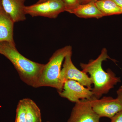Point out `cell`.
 <instances>
[{"label":"cell","instance_id":"obj_1","mask_svg":"<svg viewBox=\"0 0 122 122\" xmlns=\"http://www.w3.org/2000/svg\"><path fill=\"white\" fill-rule=\"evenodd\" d=\"M109 59L115 61L109 56L107 49L103 48L96 59H91L87 63H81L80 65L82 71L90 74L94 85L92 90L94 97L96 98H100L103 95L108 93L121 81L120 78L117 77L111 70L108 69L106 72L103 69V62Z\"/></svg>","mask_w":122,"mask_h":122},{"label":"cell","instance_id":"obj_2","mask_svg":"<svg viewBox=\"0 0 122 122\" xmlns=\"http://www.w3.org/2000/svg\"><path fill=\"white\" fill-rule=\"evenodd\" d=\"M14 45L7 42L0 43V54L9 59L21 79L29 86L35 87L44 64L35 62L21 54Z\"/></svg>","mask_w":122,"mask_h":122},{"label":"cell","instance_id":"obj_3","mask_svg":"<svg viewBox=\"0 0 122 122\" xmlns=\"http://www.w3.org/2000/svg\"><path fill=\"white\" fill-rule=\"evenodd\" d=\"M72 51L70 46L56 51L48 63L44 65L35 88L48 86L55 88L58 92L61 91L63 85L60 79L62 65L66 56Z\"/></svg>","mask_w":122,"mask_h":122},{"label":"cell","instance_id":"obj_4","mask_svg":"<svg viewBox=\"0 0 122 122\" xmlns=\"http://www.w3.org/2000/svg\"><path fill=\"white\" fill-rule=\"evenodd\" d=\"M65 11V5L62 0H48L41 3L26 6L25 14L31 16H42L50 18H56L59 14Z\"/></svg>","mask_w":122,"mask_h":122},{"label":"cell","instance_id":"obj_5","mask_svg":"<svg viewBox=\"0 0 122 122\" xmlns=\"http://www.w3.org/2000/svg\"><path fill=\"white\" fill-rule=\"evenodd\" d=\"M72 51L66 55L61 70L60 79L63 83L68 80L76 81L84 86L92 90L93 84L91 79L87 74L78 70L75 66L72 60Z\"/></svg>","mask_w":122,"mask_h":122},{"label":"cell","instance_id":"obj_6","mask_svg":"<svg viewBox=\"0 0 122 122\" xmlns=\"http://www.w3.org/2000/svg\"><path fill=\"white\" fill-rule=\"evenodd\" d=\"M89 100L93 110L100 118L111 119L122 110V104L117 98L105 96L97 99L93 97Z\"/></svg>","mask_w":122,"mask_h":122},{"label":"cell","instance_id":"obj_7","mask_svg":"<svg viewBox=\"0 0 122 122\" xmlns=\"http://www.w3.org/2000/svg\"><path fill=\"white\" fill-rule=\"evenodd\" d=\"M58 93L62 97L75 103L81 100H89L94 97L91 89L72 80L65 81L63 83L62 90Z\"/></svg>","mask_w":122,"mask_h":122},{"label":"cell","instance_id":"obj_8","mask_svg":"<svg viewBox=\"0 0 122 122\" xmlns=\"http://www.w3.org/2000/svg\"><path fill=\"white\" fill-rule=\"evenodd\" d=\"M100 117L95 112L89 100L76 102L67 122H99Z\"/></svg>","mask_w":122,"mask_h":122},{"label":"cell","instance_id":"obj_9","mask_svg":"<svg viewBox=\"0 0 122 122\" xmlns=\"http://www.w3.org/2000/svg\"><path fill=\"white\" fill-rule=\"evenodd\" d=\"M25 0H1L3 9L15 23L26 20V14L25 12Z\"/></svg>","mask_w":122,"mask_h":122},{"label":"cell","instance_id":"obj_10","mask_svg":"<svg viewBox=\"0 0 122 122\" xmlns=\"http://www.w3.org/2000/svg\"><path fill=\"white\" fill-rule=\"evenodd\" d=\"M14 23L3 9L0 10V43L7 42L15 45L13 38Z\"/></svg>","mask_w":122,"mask_h":122},{"label":"cell","instance_id":"obj_11","mask_svg":"<svg viewBox=\"0 0 122 122\" xmlns=\"http://www.w3.org/2000/svg\"><path fill=\"white\" fill-rule=\"evenodd\" d=\"M78 17L82 18H96L99 19L104 16L98 8L95 2H90L79 5L71 12Z\"/></svg>","mask_w":122,"mask_h":122},{"label":"cell","instance_id":"obj_12","mask_svg":"<svg viewBox=\"0 0 122 122\" xmlns=\"http://www.w3.org/2000/svg\"><path fill=\"white\" fill-rule=\"evenodd\" d=\"M95 4L104 16L122 14V9L112 0H99Z\"/></svg>","mask_w":122,"mask_h":122},{"label":"cell","instance_id":"obj_13","mask_svg":"<svg viewBox=\"0 0 122 122\" xmlns=\"http://www.w3.org/2000/svg\"><path fill=\"white\" fill-rule=\"evenodd\" d=\"M26 109V122H42L41 110L37 105L29 98H24Z\"/></svg>","mask_w":122,"mask_h":122},{"label":"cell","instance_id":"obj_14","mask_svg":"<svg viewBox=\"0 0 122 122\" xmlns=\"http://www.w3.org/2000/svg\"><path fill=\"white\" fill-rule=\"evenodd\" d=\"M26 109L24 99L20 100L16 111L15 122H26Z\"/></svg>","mask_w":122,"mask_h":122},{"label":"cell","instance_id":"obj_15","mask_svg":"<svg viewBox=\"0 0 122 122\" xmlns=\"http://www.w3.org/2000/svg\"><path fill=\"white\" fill-rule=\"evenodd\" d=\"M65 5V11L71 12L79 5L78 0H62Z\"/></svg>","mask_w":122,"mask_h":122},{"label":"cell","instance_id":"obj_16","mask_svg":"<svg viewBox=\"0 0 122 122\" xmlns=\"http://www.w3.org/2000/svg\"><path fill=\"white\" fill-rule=\"evenodd\" d=\"M111 119V122H122V110L116 114Z\"/></svg>","mask_w":122,"mask_h":122},{"label":"cell","instance_id":"obj_17","mask_svg":"<svg viewBox=\"0 0 122 122\" xmlns=\"http://www.w3.org/2000/svg\"><path fill=\"white\" fill-rule=\"evenodd\" d=\"M117 97L116 98L122 104V86H120L117 91Z\"/></svg>","mask_w":122,"mask_h":122},{"label":"cell","instance_id":"obj_18","mask_svg":"<svg viewBox=\"0 0 122 122\" xmlns=\"http://www.w3.org/2000/svg\"><path fill=\"white\" fill-rule=\"evenodd\" d=\"M79 5L85 4L90 2H95L99 0H78Z\"/></svg>","mask_w":122,"mask_h":122},{"label":"cell","instance_id":"obj_19","mask_svg":"<svg viewBox=\"0 0 122 122\" xmlns=\"http://www.w3.org/2000/svg\"><path fill=\"white\" fill-rule=\"evenodd\" d=\"M122 9V0H112Z\"/></svg>","mask_w":122,"mask_h":122},{"label":"cell","instance_id":"obj_20","mask_svg":"<svg viewBox=\"0 0 122 122\" xmlns=\"http://www.w3.org/2000/svg\"><path fill=\"white\" fill-rule=\"evenodd\" d=\"M47 0H39L36 3L38 4V3H41V2H45V1H46Z\"/></svg>","mask_w":122,"mask_h":122},{"label":"cell","instance_id":"obj_21","mask_svg":"<svg viewBox=\"0 0 122 122\" xmlns=\"http://www.w3.org/2000/svg\"><path fill=\"white\" fill-rule=\"evenodd\" d=\"M3 9L2 8V3H1V0H0V10Z\"/></svg>","mask_w":122,"mask_h":122},{"label":"cell","instance_id":"obj_22","mask_svg":"<svg viewBox=\"0 0 122 122\" xmlns=\"http://www.w3.org/2000/svg\"></svg>","mask_w":122,"mask_h":122}]
</instances>
